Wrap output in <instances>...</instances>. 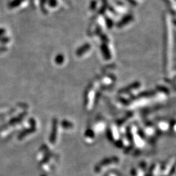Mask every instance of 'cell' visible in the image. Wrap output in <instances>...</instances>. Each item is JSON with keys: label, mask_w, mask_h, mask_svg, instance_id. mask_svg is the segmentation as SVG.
I'll return each instance as SVG.
<instances>
[{"label": "cell", "mask_w": 176, "mask_h": 176, "mask_svg": "<svg viewBox=\"0 0 176 176\" xmlns=\"http://www.w3.org/2000/svg\"><path fill=\"white\" fill-rule=\"evenodd\" d=\"M133 19H134V16L132 14H126L125 16H124L123 18L121 19V20L119 22H117V26L119 28L123 27V26H124V25L127 24L128 23L131 22V21L133 20Z\"/></svg>", "instance_id": "6da1fadb"}, {"label": "cell", "mask_w": 176, "mask_h": 176, "mask_svg": "<svg viewBox=\"0 0 176 176\" xmlns=\"http://www.w3.org/2000/svg\"><path fill=\"white\" fill-rule=\"evenodd\" d=\"M24 1V0H13V1L11 2V4L9 5V7H11V8L18 7V5H20Z\"/></svg>", "instance_id": "7a4b0ae2"}, {"label": "cell", "mask_w": 176, "mask_h": 176, "mask_svg": "<svg viewBox=\"0 0 176 176\" xmlns=\"http://www.w3.org/2000/svg\"><path fill=\"white\" fill-rule=\"evenodd\" d=\"M105 22L106 24V26L109 28H111L114 25V22L110 18V17L107 16H105Z\"/></svg>", "instance_id": "3957f363"}, {"label": "cell", "mask_w": 176, "mask_h": 176, "mask_svg": "<svg viewBox=\"0 0 176 176\" xmlns=\"http://www.w3.org/2000/svg\"><path fill=\"white\" fill-rule=\"evenodd\" d=\"M48 5L51 8H55L57 6L58 4V1L57 0H48L47 1Z\"/></svg>", "instance_id": "277c9868"}, {"label": "cell", "mask_w": 176, "mask_h": 176, "mask_svg": "<svg viewBox=\"0 0 176 176\" xmlns=\"http://www.w3.org/2000/svg\"><path fill=\"white\" fill-rule=\"evenodd\" d=\"M97 6V1L96 0H92L90 3V5H89V8L91 11H95L96 9Z\"/></svg>", "instance_id": "5b68a950"}, {"label": "cell", "mask_w": 176, "mask_h": 176, "mask_svg": "<svg viewBox=\"0 0 176 176\" xmlns=\"http://www.w3.org/2000/svg\"><path fill=\"white\" fill-rule=\"evenodd\" d=\"M126 1H128L130 4L132 5V6H136L138 5V3L136 0H126Z\"/></svg>", "instance_id": "8992f818"}]
</instances>
